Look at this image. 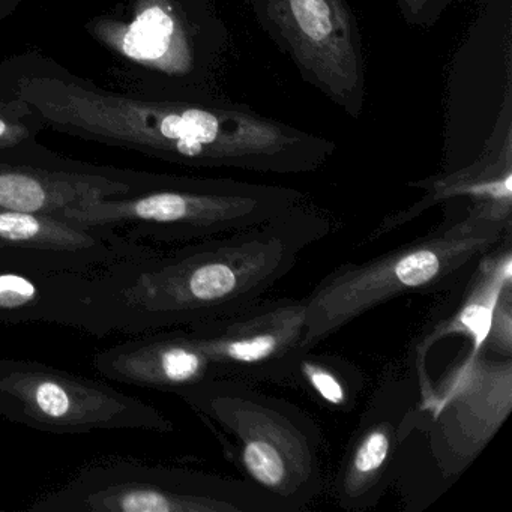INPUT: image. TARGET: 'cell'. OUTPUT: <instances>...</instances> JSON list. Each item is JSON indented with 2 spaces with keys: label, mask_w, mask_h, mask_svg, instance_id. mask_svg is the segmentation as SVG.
I'll list each match as a JSON object with an SVG mask.
<instances>
[{
  "label": "cell",
  "mask_w": 512,
  "mask_h": 512,
  "mask_svg": "<svg viewBox=\"0 0 512 512\" xmlns=\"http://www.w3.org/2000/svg\"><path fill=\"white\" fill-rule=\"evenodd\" d=\"M242 2L305 83L349 118H361L367 101V61L349 0Z\"/></svg>",
  "instance_id": "8"
},
{
  "label": "cell",
  "mask_w": 512,
  "mask_h": 512,
  "mask_svg": "<svg viewBox=\"0 0 512 512\" xmlns=\"http://www.w3.org/2000/svg\"><path fill=\"white\" fill-rule=\"evenodd\" d=\"M17 98L65 133L184 166L307 175L325 167L334 152L326 137L223 95L137 100L53 77H31L20 82Z\"/></svg>",
  "instance_id": "2"
},
{
  "label": "cell",
  "mask_w": 512,
  "mask_h": 512,
  "mask_svg": "<svg viewBox=\"0 0 512 512\" xmlns=\"http://www.w3.org/2000/svg\"><path fill=\"white\" fill-rule=\"evenodd\" d=\"M509 230L511 221L464 203L463 217L446 221L430 235L367 262L334 269L305 298V350L310 352L320 341L392 299L449 289Z\"/></svg>",
  "instance_id": "4"
},
{
  "label": "cell",
  "mask_w": 512,
  "mask_h": 512,
  "mask_svg": "<svg viewBox=\"0 0 512 512\" xmlns=\"http://www.w3.org/2000/svg\"><path fill=\"white\" fill-rule=\"evenodd\" d=\"M292 382L301 386L322 406L347 412L355 407L362 379L358 370L335 356L305 352L296 365Z\"/></svg>",
  "instance_id": "19"
},
{
  "label": "cell",
  "mask_w": 512,
  "mask_h": 512,
  "mask_svg": "<svg viewBox=\"0 0 512 512\" xmlns=\"http://www.w3.org/2000/svg\"><path fill=\"white\" fill-rule=\"evenodd\" d=\"M155 248L61 215L0 209V271L86 274Z\"/></svg>",
  "instance_id": "12"
},
{
  "label": "cell",
  "mask_w": 512,
  "mask_h": 512,
  "mask_svg": "<svg viewBox=\"0 0 512 512\" xmlns=\"http://www.w3.org/2000/svg\"><path fill=\"white\" fill-rule=\"evenodd\" d=\"M466 2L490 4L496 0H397L398 14L409 28L431 29L449 7Z\"/></svg>",
  "instance_id": "22"
},
{
  "label": "cell",
  "mask_w": 512,
  "mask_h": 512,
  "mask_svg": "<svg viewBox=\"0 0 512 512\" xmlns=\"http://www.w3.org/2000/svg\"><path fill=\"white\" fill-rule=\"evenodd\" d=\"M409 187L424 191L418 202L403 211L383 218L367 241L406 226L433 206L464 202L476 206L500 220L511 221L512 215V88L511 70L506 77L505 94L496 124L479 157L463 169L439 173Z\"/></svg>",
  "instance_id": "13"
},
{
  "label": "cell",
  "mask_w": 512,
  "mask_h": 512,
  "mask_svg": "<svg viewBox=\"0 0 512 512\" xmlns=\"http://www.w3.org/2000/svg\"><path fill=\"white\" fill-rule=\"evenodd\" d=\"M331 230L307 202L266 223L58 275L64 328L95 337L187 328L262 299Z\"/></svg>",
  "instance_id": "1"
},
{
  "label": "cell",
  "mask_w": 512,
  "mask_h": 512,
  "mask_svg": "<svg viewBox=\"0 0 512 512\" xmlns=\"http://www.w3.org/2000/svg\"><path fill=\"white\" fill-rule=\"evenodd\" d=\"M403 434L404 419L374 418L362 425L335 479V497L343 508L367 509L379 502L391 482Z\"/></svg>",
  "instance_id": "17"
},
{
  "label": "cell",
  "mask_w": 512,
  "mask_h": 512,
  "mask_svg": "<svg viewBox=\"0 0 512 512\" xmlns=\"http://www.w3.org/2000/svg\"><path fill=\"white\" fill-rule=\"evenodd\" d=\"M511 232L479 259L467 277V286L457 308L449 319L442 320L439 328L422 341V349L428 350L437 340L464 335L470 341L469 352L451 371L458 374L469 368L484 347L490 326L491 314L505 287L512 284Z\"/></svg>",
  "instance_id": "16"
},
{
  "label": "cell",
  "mask_w": 512,
  "mask_h": 512,
  "mask_svg": "<svg viewBox=\"0 0 512 512\" xmlns=\"http://www.w3.org/2000/svg\"><path fill=\"white\" fill-rule=\"evenodd\" d=\"M26 511L275 512L245 481L119 455L83 464Z\"/></svg>",
  "instance_id": "6"
},
{
  "label": "cell",
  "mask_w": 512,
  "mask_h": 512,
  "mask_svg": "<svg viewBox=\"0 0 512 512\" xmlns=\"http://www.w3.org/2000/svg\"><path fill=\"white\" fill-rule=\"evenodd\" d=\"M512 410V358L482 349L442 385L422 386L428 446L443 476H457L484 451Z\"/></svg>",
  "instance_id": "10"
},
{
  "label": "cell",
  "mask_w": 512,
  "mask_h": 512,
  "mask_svg": "<svg viewBox=\"0 0 512 512\" xmlns=\"http://www.w3.org/2000/svg\"><path fill=\"white\" fill-rule=\"evenodd\" d=\"M92 365L104 379L172 394L214 377L211 362L185 328L133 335L95 353Z\"/></svg>",
  "instance_id": "15"
},
{
  "label": "cell",
  "mask_w": 512,
  "mask_h": 512,
  "mask_svg": "<svg viewBox=\"0 0 512 512\" xmlns=\"http://www.w3.org/2000/svg\"><path fill=\"white\" fill-rule=\"evenodd\" d=\"M0 418L53 434L175 430L148 401L32 359H0Z\"/></svg>",
  "instance_id": "7"
},
{
  "label": "cell",
  "mask_w": 512,
  "mask_h": 512,
  "mask_svg": "<svg viewBox=\"0 0 512 512\" xmlns=\"http://www.w3.org/2000/svg\"><path fill=\"white\" fill-rule=\"evenodd\" d=\"M305 202L304 193L281 185L166 176L145 193L83 203L61 217L146 244H187L259 226Z\"/></svg>",
  "instance_id": "5"
},
{
  "label": "cell",
  "mask_w": 512,
  "mask_h": 512,
  "mask_svg": "<svg viewBox=\"0 0 512 512\" xmlns=\"http://www.w3.org/2000/svg\"><path fill=\"white\" fill-rule=\"evenodd\" d=\"M35 112L22 100L0 101V151L23 145L34 134Z\"/></svg>",
  "instance_id": "20"
},
{
  "label": "cell",
  "mask_w": 512,
  "mask_h": 512,
  "mask_svg": "<svg viewBox=\"0 0 512 512\" xmlns=\"http://www.w3.org/2000/svg\"><path fill=\"white\" fill-rule=\"evenodd\" d=\"M482 349L512 358V284L505 287L494 307Z\"/></svg>",
  "instance_id": "21"
},
{
  "label": "cell",
  "mask_w": 512,
  "mask_h": 512,
  "mask_svg": "<svg viewBox=\"0 0 512 512\" xmlns=\"http://www.w3.org/2000/svg\"><path fill=\"white\" fill-rule=\"evenodd\" d=\"M55 322V274L0 271V325Z\"/></svg>",
  "instance_id": "18"
},
{
  "label": "cell",
  "mask_w": 512,
  "mask_h": 512,
  "mask_svg": "<svg viewBox=\"0 0 512 512\" xmlns=\"http://www.w3.org/2000/svg\"><path fill=\"white\" fill-rule=\"evenodd\" d=\"M164 179L166 176L136 178L0 161V209L61 215L83 203L145 193Z\"/></svg>",
  "instance_id": "14"
},
{
  "label": "cell",
  "mask_w": 512,
  "mask_h": 512,
  "mask_svg": "<svg viewBox=\"0 0 512 512\" xmlns=\"http://www.w3.org/2000/svg\"><path fill=\"white\" fill-rule=\"evenodd\" d=\"M175 394L275 512L298 511L322 493V434L304 410L229 377H209Z\"/></svg>",
  "instance_id": "3"
},
{
  "label": "cell",
  "mask_w": 512,
  "mask_h": 512,
  "mask_svg": "<svg viewBox=\"0 0 512 512\" xmlns=\"http://www.w3.org/2000/svg\"><path fill=\"white\" fill-rule=\"evenodd\" d=\"M100 29L122 55L175 83L178 95H220L230 35L211 0H140L131 22Z\"/></svg>",
  "instance_id": "9"
},
{
  "label": "cell",
  "mask_w": 512,
  "mask_h": 512,
  "mask_svg": "<svg viewBox=\"0 0 512 512\" xmlns=\"http://www.w3.org/2000/svg\"><path fill=\"white\" fill-rule=\"evenodd\" d=\"M214 377L245 382H292L304 355L305 299H259L226 316L187 326Z\"/></svg>",
  "instance_id": "11"
}]
</instances>
